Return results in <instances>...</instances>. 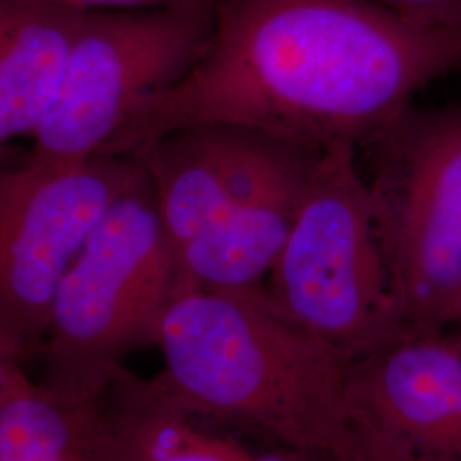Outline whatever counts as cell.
Returning a JSON list of instances; mask_svg holds the SVG:
<instances>
[{"instance_id":"cell-14","label":"cell","mask_w":461,"mask_h":461,"mask_svg":"<svg viewBox=\"0 0 461 461\" xmlns=\"http://www.w3.org/2000/svg\"><path fill=\"white\" fill-rule=\"evenodd\" d=\"M81 11H125V9H156L183 4L217 5L219 0H43Z\"/></svg>"},{"instance_id":"cell-12","label":"cell","mask_w":461,"mask_h":461,"mask_svg":"<svg viewBox=\"0 0 461 461\" xmlns=\"http://www.w3.org/2000/svg\"><path fill=\"white\" fill-rule=\"evenodd\" d=\"M0 461H120L103 396L26 379L0 403Z\"/></svg>"},{"instance_id":"cell-16","label":"cell","mask_w":461,"mask_h":461,"mask_svg":"<svg viewBox=\"0 0 461 461\" xmlns=\"http://www.w3.org/2000/svg\"><path fill=\"white\" fill-rule=\"evenodd\" d=\"M449 329H461V287L458 297H456V303H455V310H453Z\"/></svg>"},{"instance_id":"cell-9","label":"cell","mask_w":461,"mask_h":461,"mask_svg":"<svg viewBox=\"0 0 461 461\" xmlns=\"http://www.w3.org/2000/svg\"><path fill=\"white\" fill-rule=\"evenodd\" d=\"M320 156L316 149H301L211 230L176 249L178 287L238 291L264 285Z\"/></svg>"},{"instance_id":"cell-2","label":"cell","mask_w":461,"mask_h":461,"mask_svg":"<svg viewBox=\"0 0 461 461\" xmlns=\"http://www.w3.org/2000/svg\"><path fill=\"white\" fill-rule=\"evenodd\" d=\"M154 346L159 386L198 417L264 430L308 458L371 461L350 396V363L272 306L264 285L178 287Z\"/></svg>"},{"instance_id":"cell-10","label":"cell","mask_w":461,"mask_h":461,"mask_svg":"<svg viewBox=\"0 0 461 461\" xmlns=\"http://www.w3.org/2000/svg\"><path fill=\"white\" fill-rule=\"evenodd\" d=\"M87 13L43 0H0V142L32 137L43 123Z\"/></svg>"},{"instance_id":"cell-13","label":"cell","mask_w":461,"mask_h":461,"mask_svg":"<svg viewBox=\"0 0 461 461\" xmlns=\"http://www.w3.org/2000/svg\"><path fill=\"white\" fill-rule=\"evenodd\" d=\"M413 23L461 30V0H369Z\"/></svg>"},{"instance_id":"cell-15","label":"cell","mask_w":461,"mask_h":461,"mask_svg":"<svg viewBox=\"0 0 461 461\" xmlns=\"http://www.w3.org/2000/svg\"><path fill=\"white\" fill-rule=\"evenodd\" d=\"M23 361L13 350L0 344V403L9 395H13L17 388L28 379Z\"/></svg>"},{"instance_id":"cell-8","label":"cell","mask_w":461,"mask_h":461,"mask_svg":"<svg viewBox=\"0 0 461 461\" xmlns=\"http://www.w3.org/2000/svg\"><path fill=\"white\" fill-rule=\"evenodd\" d=\"M293 140L234 125H200L139 149L166 234L176 249L211 230L301 149Z\"/></svg>"},{"instance_id":"cell-3","label":"cell","mask_w":461,"mask_h":461,"mask_svg":"<svg viewBox=\"0 0 461 461\" xmlns=\"http://www.w3.org/2000/svg\"><path fill=\"white\" fill-rule=\"evenodd\" d=\"M176 287L175 253L144 169L96 222L57 287L38 352L40 383L64 395L103 396L125 356L154 344Z\"/></svg>"},{"instance_id":"cell-1","label":"cell","mask_w":461,"mask_h":461,"mask_svg":"<svg viewBox=\"0 0 461 461\" xmlns=\"http://www.w3.org/2000/svg\"><path fill=\"white\" fill-rule=\"evenodd\" d=\"M461 70V30L369 0H219L209 45L146 99L103 154L167 133L234 125L301 146L367 149L419 91Z\"/></svg>"},{"instance_id":"cell-6","label":"cell","mask_w":461,"mask_h":461,"mask_svg":"<svg viewBox=\"0 0 461 461\" xmlns=\"http://www.w3.org/2000/svg\"><path fill=\"white\" fill-rule=\"evenodd\" d=\"M214 9L183 4L89 11L28 158L67 163L103 154L146 99L197 64L212 34Z\"/></svg>"},{"instance_id":"cell-7","label":"cell","mask_w":461,"mask_h":461,"mask_svg":"<svg viewBox=\"0 0 461 461\" xmlns=\"http://www.w3.org/2000/svg\"><path fill=\"white\" fill-rule=\"evenodd\" d=\"M144 173L135 156L0 171V344L38 356L57 287L110 205Z\"/></svg>"},{"instance_id":"cell-11","label":"cell","mask_w":461,"mask_h":461,"mask_svg":"<svg viewBox=\"0 0 461 461\" xmlns=\"http://www.w3.org/2000/svg\"><path fill=\"white\" fill-rule=\"evenodd\" d=\"M120 461H265L203 426L156 379L122 369L103 393Z\"/></svg>"},{"instance_id":"cell-4","label":"cell","mask_w":461,"mask_h":461,"mask_svg":"<svg viewBox=\"0 0 461 461\" xmlns=\"http://www.w3.org/2000/svg\"><path fill=\"white\" fill-rule=\"evenodd\" d=\"M264 289L284 318L348 361L407 333L356 149L321 152Z\"/></svg>"},{"instance_id":"cell-5","label":"cell","mask_w":461,"mask_h":461,"mask_svg":"<svg viewBox=\"0 0 461 461\" xmlns=\"http://www.w3.org/2000/svg\"><path fill=\"white\" fill-rule=\"evenodd\" d=\"M367 149L366 182L405 329H449L461 287V103L412 104Z\"/></svg>"}]
</instances>
